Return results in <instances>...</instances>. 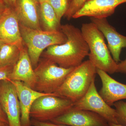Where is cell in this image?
<instances>
[{"instance_id": "1", "label": "cell", "mask_w": 126, "mask_h": 126, "mask_svg": "<svg viewBox=\"0 0 126 126\" xmlns=\"http://www.w3.org/2000/svg\"><path fill=\"white\" fill-rule=\"evenodd\" d=\"M60 31L67 37L66 42L49 46L41 56L62 67H75L81 64L85 57L88 56V46L81 30L78 27L66 24L61 25Z\"/></svg>"}, {"instance_id": "2", "label": "cell", "mask_w": 126, "mask_h": 126, "mask_svg": "<svg viewBox=\"0 0 126 126\" xmlns=\"http://www.w3.org/2000/svg\"><path fill=\"white\" fill-rule=\"evenodd\" d=\"M81 30L89 48V60L97 69L110 74L117 73L118 63L111 56L102 33L92 22L82 24Z\"/></svg>"}, {"instance_id": "3", "label": "cell", "mask_w": 126, "mask_h": 126, "mask_svg": "<svg viewBox=\"0 0 126 126\" xmlns=\"http://www.w3.org/2000/svg\"><path fill=\"white\" fill-rule=\"evenodd\" d=\"M97 74V68L89 60L75 67L55 94L76 102L85 95Z\"/></svg>"}, {"instance_id": "4", "label": "cell", "mask_w": 126, "mask_h": 126, "mask_svg": "<svg viewBox=\"0 0 126 126\" xmlns=\"http://www.w3.org/2000/svg\"><path fill=\"white\" fill-rule=\"evenodd\" d=\"M19 26L23 43L27 48L34 69L38 65L45 49L51 46L64 44L67 40V37L61 31L34 29L20 23Z\"/></svg>"}, {"instance_id": "5", "label": "cell", "mask_w": 126, "mask_h": 126, "mask_svg": "<svg viewBox=\"0 0 126 126\" xmlns=\"http://www.w3.org/2000/svg\"><path fill=\"white\" fill-rule=\"evenodd\" d=\"M74 68L62 67L45 58L40 60L34 69L36 78L34 90L44 93H54Z\"/></svg>"}, {"instance_id": "6", "label": "cell", "mask_w": 126, "mask_h": 126, "mask_svg": "<svg viewBox=\"0 0 126 126\" xmlns=\"http://www.w3.org/2000/svg\"><path fill=\"white\" fill-rule=\"evenodd\" d=\"M74 103L66 98L57 96L54 93L45 95L36 99L32 104L30 116L35 121L50 122L72 108Z\"/></svg>"}, {"instance_id": "7", "label": "cell", "mask_w": 126, "mask_h": 126, "mask_svg": "<svg viewBox=\"0 0 126 126\" xmlns=\"http://www.w3.org/2000/svg\"><path fill=\"white\" fill-rule=\"evenodd\" d=\"M73 108L93 112L105 118L108 123L118 124L116 111L106 103L100 96L95 86V79L85 95L74 103Z\"/></svg>"}, {"instance_id": "8", "label": "cell", "mask_w": 126, "mask_h": 126, "mask_svg": "<svg viewBox=\"0 0 126 126\" xmlns=\"http://www.w3.org/2000/svg\"><path fill=\"white\" fill-rule=\"evenodd\" d=\"M0 81V105L8 126H21L20 106L15 87L10 80Z\"/></svg>"}, {"instance_id": "9", "label": "cell", "mask_w": 126, "mask_h": 126, "mask_svg": "<svg viewBox=\"0 0 126 126\" xmlns=\"http://www.w3.org/2000/svg\"><path fill=\"white\" fill-rule=\"evenodd\" d=\"M50 122L69 126H109L108 122L97 113L73 107Z\"/></svg>"}, {"instance_id": "10", "label": "cell", "mask_w": 126, "mask_h": 126, "mask_svg": "<svg viewBox=\"0 0 126 126\" xmlns=\"http://www.w3.org/2000/svg\"><path fill=\"white\" fill-rule=\"evenodd\" d=\"M0 40L21 49L24 44L20 30L19 21L14 8L6 6L0 16Z\"/></svg>"}, {"instance_id": "11", "label": "cell", "mask_w": 126, "mask_h": 126, "mask_svg": "<svg viewBox=\"0 0 126 126\" xmlns=\"http://www.w3.org/2000/svg\"><path fill=\"white\" fill-rule=\"evenodd\" d=\"M126 2V0H87L72 18H107L114 14L118 6Z\"/></svg>"}, {"instance_id": "12", "label": "cell", "mask_w": 126, "mask_h": 126, "mask_svg": "<svg viewBox=\"0 0 126 126\" xmlns=\"http://www.w3.org/2000/svg\"><path fill=\"white\" fill-rule=\"evenodd\" d=\"M93 23L107 39L108 49L116 63L120 61V56L122 48L126 47V36L117 32L116 29L108 23L106 18L90 17Z\"/></svg>"}, {"instance_id": "13", "label": "cell", "mask_w": 126, "mask_h": 126, "mask_svg": "<svg viewBox=\"0 0 126 126\" xmlns=\"http://www.w3.org/2000/svg\"><path fill=\"white\" fill-rule=\"evenodd\" d=\"M9 80L23 82L27 87L34 90L36 78L27 48L24 45L20 49L19 59L13 66Z\"/></svg>"}, {"instance_id": "14", "label": "cell", "mask_w": 126, "mask_h": 126, "mask_svg": "<svg viewBox=\"0 0 126 126\" xmlns=\"http://www.w3.org/2000/svg\"><path fill=\"white\" fill-rule=\"evenodd\" d=\"M15 87L19 102L21 126H31L30 112L32 104L40 97L53 94L41 93L27 87L23 82L11 81Z\"/></svg>"}, {"instance_id": "15", "label": "cell", "mask_w": 126, "mask_h": 126, "mask_svg": "<svg viewBox=\"0 0 126 126\" xmlns=\"http://www.w3.org/2000/svg\"><path fill=\"white\" fill-rule=\"evenodd\" d=\"M40 7L38 0H16L14 8L20 24L31 29L41 30Z\"/></svg>"}, {"instance_id": "16", "label": "cell", "mask_w": 126, "mask_h": 126, "mask_svg": "<svg viewBox=\"0 0 126 126\" xmlns=\"http://www.w3.org/2000/svg\"><path fill=\"white\" fill-rule=\"evenodd\" d=\"M97 74L102 84L99 94L106 103L111 106L116 102L126 99V84L119 82L98 69L97 68Z\"/></svg>"}, {"instance_id": "17", "label": "cell", "mask_w": 126, "mask_h": 126, "mask_svg": "<svg viewBox=\"0 0 126 126\" xmlns=\"http://www.w3.org/2000/svg\"><path fill=\"white\" fill-rule=\"evenodd\" d=\"M40 23L41 29L47 31H60L61 25L48 1L40 3Z\"/></svg>"}, {"instance_id": "18", "label": "cell", "mask_w": 126, "mask_h": 126, "mask_svg": "<svg viewBox=\"0 0 126 126\" xmlns=\"http://www.w3.org/2000/svg\"><path fill=\"white\" fill-rule=\"evenodd\" d=\"M20 54V49L18 46L4 43L0 49V67L14 65Z\"/></svg>"}, {"instance_id": "19", "label": "cell", "mask_w": 126, "mask_h": 126, "mask_svg": "<svg viewBox=\"0 0 126 126\" xmlns=\"http://www.w3.org/2000/svg\"><path fill=\"white\" fill-rule=\"evenodd\" d=\"M72 0H48L53 7L60 22L61 18L64 16L70 7Z\"/></svg>"}, {"instance_id": "20", "label": "cell", "mask_w": 126, "mask_h": 126, "mask_svg": "<svg viewBox=\"0 0 126 126\" xmlns=\"http://www.w3.org/2000/svg\"><path fill=\"white\" fill-rule=\"evenodd\" d=\"M118 115V124L126 126V102L120 101L113 104Z\"/></svg>"}, {"instance_id": "21", "label": "cell", "mask_w": 126, "mask_h": 126, "mask_svg": "<svg viewBox=\"0 0 126 126\" xmlns=\"http://www.w3.org/2000/svg\"><path fill=\"white\" fill-rule=\"evenodd\" d=\"M87 0H72L67 11L64 16L67 20L72 19L73 16L82 6Z\"/></svg>"}, {"instance_id": "22", "label": "cell", "mask_w": 126, "mask_h": 126, "mask_svg": "<svg viewBox=\"0 0 126 126\" xmlns=\"http://www.w3.org/2000/svg\"><path fill=\"white\" fill-rule=\"evenodd\" d=\"M14 65L0 67V81L10 80L9 79V75L11 73Z\"/></svg>"}, {"instance_id": "23", "label": "cell", "mask_w": 126, "mask_h": 126, "mask_svg": "<svg viewBox=\"0 0 126 126\" xmlns=\"http://www.w3.org/2000/svg\"><path fill=\"white\" fill-rule=\"evenodd\" d=\"M31 124L34 126H69L66 125L54 124L49 122H42L38 121L32 119L31 121Z\"/></svg>"}, {"instance_id": "24", "label": "cell", "mask_w": 126, "mask_h": 126, "mask_svg": "<svg viewBox=\"0 0 126 126\" xmlns=\"http://www.w3.org/2000/svg\"><path fill=\"white\" fill-rule=\"evenodd\" d=\"M117 73L126 74V59L124 61L118 63V68Z\"/></svg>"}, {"instance_id": "25", "label": "cell", "mask_w": 126, "mask_h": 126, "mask_svg": "<svg viewBox=\"0 0 126 126\" xmlns=\"http://www.w3.org/2000/svg\"><path fill=\"white\" fill-rule=\"evenodd\" d=\"M3 3L7 7L14 8L16 0H1Z\"/></svg>"}, {"instance_id": "26", "label": "cell", "mask_w": 126, "mask_h": 126, "mask_svg": "<svg viewBox=\"0 0 126 126\" xmlns=\"http://www.w3.org/2000/svg\"><path fill=\"white\" fill-rule=\"evenodd\" d=\"M0 121L5 123L8 125V121L4 112L2 110L0 105Z\"/></svg>"}, {"instance_id": "27", "label": "cell", "mask_w": 126, "mask_h": 126, "mask_svg": "<svg viewBox=\"0 0 126 126\" xmlns=\"http://www.w3.org/2000/svg\"><path fill=\"white\" fill-rule=\"evenodd\" d=\"M6 6L3 3H0V16L4 11Z\"/></svg>"}, {"instance_id": "28", "label": "cell", "mask_w": 126, "mask_h": 126, "mask_svg": "<svg viewBox=\"0 0 126 126\" xmlns=\"http://www.w3.org/2000/svg\"><path fill=\"white\" fill-rule=\"evenodd\" d=\"M109 126H124L119 125V124H115L114 123H109Z\"/></svg>"}, {"instance_id": "29", "label": "cell", "mask_w": 126, "mask_h": 126, "mask_svg": "<svg viewBox=\"0 0 126 126\" xmlns=\"http://www.w3.org/2000/svg\"><path fill=\"white\" fill-rule=\"evenodd\" d=\"M8 124L0 121V126H7Z\"/></svg>"}, {"instance_id": "30", "label": "cell", "mask_w": 126, "mask_h": 126, "mask_svg": "<svg viewBox=\"0 0 126 126\" xmlns=\"http://www.w3.org/2000/svg\"><path fill=\"white\" fill-rule=\"evenodd\" d=\"M4 44V43L1 41L0 40V49L1 48V47H2V45H3Z\"/></svg>"}, {"instance_id": "31", "label": "cell", "mask_w": 126, "mask_h": 126, "mask_svg": "<svg viewBox=\"0 0 126 126\" xmlns=\"http://www.w3.org/2000/svg\"><path fill=\"white\" fill-rule=\"evenodd\" d=\"M38 0L39 1L40 3H41L45 2V1H48V0Z\"/></svg>"}, {"instance_id": "32", "label": "cell", "mask_w": 126, "mask_h": 126, "mask_svg": "<svg viewBox=\"0 0 126 126\" xmlns=\"http://www.w3.org/2000/svg\"><path fill=\"white\" fill-rule=\"evenodd\" d=\"M3 3V2H2V1H1V0H0V3Z\"/></svg>"}, {"instance_id": "33", "label": "cell", "mask_w": 126, "mask_h": 126, "mask_svg": "<svg viewBox=\"0 0 126 126\" xmlns=\"http://www.w3.org/2000/svg\"></svg>"}, {"instance_id": "34", "label": "cell", "mask_w": 126, "mask_h": 126, "mask_svg": "<svg viewBox=\"0 0 126 126\" xmlns=\"http://www.w3.org/2000/svg\"></svg>"}]
</instances>
